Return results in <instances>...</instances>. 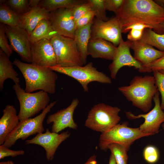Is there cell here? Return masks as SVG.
<instances>
[{
  "label": "cell",
  "mask_w": 164,
  "mask_h": 164,
  "mask_svg": "<svg viewBox=\"0 0 164 164\" xmlns=\"http://www.w3.org/2000/svg\"><path fill=\"white\" fill-rule=\"evenodd\" d=\"M115 16L120 22L122 30L140 23L151 26L158 34H164L161 26L164 22V8L153 0H124Z\"/></svg>",
  "instance_id": "1"
},
{
  "label": "cell",
  "mask_w": 164,
  "mask_h": 164,
  "mask_svg": "<svg viewBox=\"0 0 164 164\" xmlns=\"http://www.w3.org/2000/svg\"><path fill=\"white\" fill-rule=\"evenodd\" d=\"M13 63L24 77L26 92L31 93L40 90L50 94L55 93L58 76L55 71L48 67L23 62L16 58Z\"/></svg>",
  "instance_id": "2"
},
{
  "label": "cell",
  "mask_w": 164,
  "mask_h": 164,
  "mask_svg": "<svg viewBox=\"0 0 164 164\" xmlns=\"http://www.w3.org/2000/svg\"><path fill=\"white\" fill-rule=\"evenodd\" d=\"M118 90L134 106L145 112L151 108L152 100L158 91L154 76L150 75L135 76L128 86Z\"/></svg>",
  "instance_id": "3"
},
{
  "label": "cell",
  "mask_w": 164,
  "mask_h": 164,
  "mask_svg": "<svg viewBox=\"0 0 164 164\" xmlns=\"http://www.w3.org/2000/svg\"><path fill=\"white\" fill-rule=\"evenodd\" d=\"M20 104L18 114L20 121L31 118L45 109L50 102L48 93L43 91L34 93L26 92L19 83L13 87Z\"/></svg>",
  "instance_id": "4"
},
{
  "label": "cell",
  "mask_w": 164,
  "mask_h": 164,
  "mask_svg": "<svg viewBox=\"0 0 164 164\" xmlns=\"http://www.w3.org/2000/svg\"><path fill=\"white\" fill-rule=\"evenodd\" d=\"M121 109L101 103L94 106L89 112L85 126L94 131L105 132L119 122L121 118L119 115Z\"/></svg>",
  "instance_id": "5"
},
{
  "label": "cell",
  "mask_w": 164,
  "mask_h": 164,
  "mask_svg": "<svg viewBox=\"0 0 164 164\" xmlns=\"http://www.w3.org/2000/svg\"><path fill=\"white\" fill-rule=\"evenodd\" d=\"M128 123L118 124L107 132L101 133L99 146L101 149L106 151L111 143H117L125 147L128 151L131 145L136 140L150 136L142 132L138 128L128 126Z\"/></svg>",
  "instance_id": "6"
},
{
  "label": "cell",
  "mask_w": 164,
  "mask_h": 164,
  "mask_svg": "<svg viewBox=\"0 0 164 164\" xmlns=\"http://www.w3.org/2000/svg\"><path fill=\"white\" fill-rule=\"evenodd\" d=\"M52 70L71 77L78 81L83 87L84 92L88 91V85L96 81L105 84L111 83V79L103 73L98 71L93 66L92 62L84 66L62 67L57 66L49 67Z\"/></svg>",
  "instance_id": "7"
},
{
  "label": "cell",
  "mask_w": 164,
  "mask_h": 164,
  "mask_svg": "<svg viewBox=\"0 0 164 164\" xmlns=\"http://www.w3.org/2000/svg\"><path fill=\"white\" fill-rule=\"evenodd\" d=\"M57 101L51 102L41 113L36 117L20 121L17 127L6 138L3 145L9 148L19 139L24 140L31 135L43 133L44 131V120Z\"/></svg>",
  "instance_id": "8"
},
{
  "label": "cell",
  "mask_w": 164,
  "mask_h": 164,
  "mask_svg": "<svg viewBox=\"0 0 164 164\" xmlns=\"http://www.w3.org/2000/svg\"><path fill=\"white\" fill-rule=\"evenodd\" d=\"M50 41L56 57V66L70 67L84 64L73 39L57 34Z\"/></svg>",
  "instance_id": "9"
},
{
  "label": "cell",
  "mask_w": 164,
  "mask_h": 164,
  "mask_svg": "<svg viewBox=\"0 0 164 164\" xmlns=\"http://www.w3.org/2000/svg\"><path fill=\"white\" fill-rule=\"evenodd\" d=\"M122 30L121 23L115 16L106 21L96 18L91 26V39L101 38L118 46L123 40Z\"/></svg>",
  "instance_id": "10"
},
{
  "label": "cell",
  "mask_w": 164,
  "mask_h": 164,
  "mask_svg": "<svg viewBox=\"0 0 164 164\" xmlns=\"http://www.w3.org/2000/svg\"><path fill=\"white\" fill-rule=\"evenodd\" d=\"M159 96L158 91L153 98L154 107L146 114L136 116L130 111L125 112L127 117L129 119L144 118V122L139 128L142 132L150 136L158 133L161 125L164 122V112L161 107Z\"/></svg>",
  "instance_id": "11"
},
{
  "label": "cell",
  "mask_w": 164,
  "mask_h": 164,
  "mask_svg": "<svg viewBox=\"0 0 164 164\" xmlns=\"http://www.w3.org/2000/svg\"><path fill=\"white\" fill-rule=\"evenodd\" d=\"M5 32L12 51L17 53L23 61L31 63V43L28 32L19 26L6 25Z\"/></svg>",
  "instance_id": "12"
},
{
  "label": "cell",
  "mask_w": 164,
  "mask_h": 164,
  "mask_svg": "<svg viewBox=\"0 0 164 164\" xmlns=\"http://www.w3.org/2000/svg\"><path fill=\"white\" fill-rule=\"evenodd\" d=\"M70 133L68 131L59 134L51 132L49 128L44 133L37 134L31 139L26 140V145L34 144L43 147L46 151V157L48 161L53 160L57 149L62 142L69 138Z\"/></svg>",
  "instance_id": "13"
},
{
  "label": "cell",
  "mask_w": 164,
  "mask_h": 164,
  "mask_svg": "<svg viewBox=\"0 0 164 164\" xmlns=\"http://www.w3.org/2000/svg\"><path fill=\"white\" fill-rule=\"evenodd\" d=\"M49 19L58 34L74 39L77 29L71 9L61 8L50 12Z\"/></svg>",
  "instance_id": "14"
},
{
  "label": "cell",
  "mask_w": 164,
  "mask_h": 164,
  "mask_svg": "<svg viewBox=\"0 0 164 164\" xmlns=\"http://www.w3.org/2000/svg\"><path fill=\"white\" fill-rule=\"evenodd\" d=\"M130 41L122 40L117 47V50L112 62L109 66L110 77L114 79L119 69L127 66L133 67L140 72L142 69V64L136 60L131 55Z\"/></svg>",
  "instance_id": "15"
},
{
  "label": "cell",
  "mask_w": 164,
  "mask_h": 164,
  "mask_svg": "<svg viewBox=\"0 0 164 164\" xmlns=\"http://www.w3.org/2000/svg\"><path fill=\"white\" fill-rule=\"evenodd\" d=\"M79 102L78 99H74L67 108L48 116L46 124L53 123L51 132L58 133L67 128L73 129L77 128L78 126L73 120V114Z\"/></svg>",
  "instance_id": "16"
},
{
  "label": "cell",
  "mask_w": 164,
  "mask_h": 164,
  "mask_svg": "<svg viewBox=\"0 0 164 164\" xmlns=\"http://www.w3.org/2000/svg\"><path fill=\"white\" fill-rule=\"evenodd\" d=\"M31 63L50 67L56 66L55 53L50 40L43 39L31 44Z\"/></svg>",
  "instance_id": "17"
},
{
  "label": "cell",
  "mask_w": 164,
  "mask_h": 164,
  "mask_svg": "<svg viewBox=\"0 0 164 164\" xmlns=\"http://www.w3.org/2000/svg\"><path fill=\"white\" fill-rule=\"evenodd\" d=\"M130 48L134 52L133 57L142 65L150 63L164 55V52L140 40L130 41Z\"/></svg>",
  "instance_id": "18"
},
{
  "label": "cell",
  "mask_w": 164,
  "mask_h": 164,
  "mask_svg": "<svg viewBox=\"0 0 164 164\" xmlns=\"http://www.w3.org/2000/svg\"><path fill=\"white\" fill-rule=\"evenodd\" d=\"M117 47L112 43L100 38L91 39L88 44L87 53L94 58L113 60Z\"/></svg>",
  "instance_id": "19"
},
{
  "label": "cell",
  "mask_w": 164,
  "mask_h": 164,
  "mask_svg": "<svg viewBox=\"0 0 164 164\" xmlns=\"http://www.w3.org/2000/svg\"><path fill=\"white\" fill-rule=\"evenodd\" d=\"M0 119V145H3L7 137L20 122L17 110L12 105H8L2 111Z\"/></svg>",
  "instance_id": "20"
},
{
  "label": "cell",
  "mask_w": 164,
  "mask_h": 164,
  "mask_svg": "<svg viewBox=\"0 0 164 164\" xmlns=\"http://www.w3.org/2000/svg\"><path fill=\"white\" fill-rule=\"evenodd\" d=\"M49 12L38 6L33 8L25 13L19 14L18 26L26 29L30 35L40 21L49 19Z\"/></svg>",
  "instance_id": "21"
},
{
  "label": "cell",
  "mask_w": 164,
  "mask_h": 164,
  "mask_svg": "<svg viewBox=\"0 0 164 164\" xmlns=\"http://www.w3.org/2000/svg\"><path fill=\"white\" fill-rule=\"evenodd\" d=\"M93 22L77 29L73 39L84 64L86 63L88 56L87 47L91 38V26Z\"/></svg>",
  "instance_id": "22"
},
{
  "label": "cell",
  "mask_w": 164,
  "mask_h": 164,
  "mask_svg": "<svg viewBox=\"0 0 164 164\" xmlns=\"http://www.w3.org/2000/svg\"><path fill=\"white\" fill-rule=\"evenodd\" d=\"M9 57L0 49V90L2 91L5 80L11 79L15 84L19 83L18 74L14 69Z\"/></svg>",
  "instance_id": "23"
},
{
  "label": "cell",
  "mask_w": 164,
  "mask_h": 164,
  "mask_svg": "<svg viewBox=\"0 0 164 164\" xmlns=\"http://www.w3.org/2000/svg\"><path fill=\"white\" fill-rule=\"evenodd\" d=\"M49 19L42 20L29 35V40L33 44L43 39L50 40L57 34Z\"/></svg>",
  "instance_id": "24"
},
{
  "label": "cell",
  "mask_w": 164,
  "mask_h": 164,
  "mask_svg": "<svg viewBox=\"0 0 164 164\" xmlns=\"http://www.w3.org/2000/svg\"><path fill=\"white\" fill-rule=\"evenodd\" d=\"M84 1L83 0H40L38 6L50 12L61 8L72 9L76 5L83 2Z\"/></svg>",
  "instance_id": "25"
},
{
  "label": "cell",
  "mask_w": 164,
  "mask_h": 164,
  "mask_svg": "<svg viewBox=\"0 0 164 164\" xmlns=\"http://www.w3.org/2000/svg\"><path fill=\"white\" fill-rule=\"evenodd\" d=\"M0 0V22L10 26H18L20 22L19 14L12 10L5 3Z\"/></svg>",
  "instance_id": "26"
},
{
  "label": "cell",
  "mask_w": 164,
  "mask_h": 164,
  "mask_svg": "<svg viewBox=\"0 0 164 164\" xmlns=\"http://www.w3.org/2000/svg\"><path fill=\"white\" fill-rule=\"evenodd\" d=\"M139 40L164 52V34H158L151 29L146 28L144 30Z\"/></svg>",
  "instance_id": "27"
},
{
  "label": "cell",
  "mask_w": 164,
  "mask_h": 164,
  "mask_svg": "<svg viewBox=\"0 0 164 164\" xmlns=\"http://www.w3.org/2000/svg\"><path fill=\"white\" fill-rule=\"evenodd\" d=\"M114 156L117 164H127L128 156V151L124 146L117 143H111L108 146Z\"/></svg>",
  "instance_id": "28"
},
{
  "label": "cell",
  "mask_w": 164,
  "mask_h": 164,
  "mask_svg": "<svg viewBox=\"0 0 164 164\" xmlns=\"http://www.w3.org/2000/svg\"><path fill=\"white\" fill-rule=\"evenodd\" d=\"M89 3L91 10L94 13L96 18L104 21L109 19L106 13L105 0H87Z\"/></svg>",
  "instance_id": "29"
},
{
  "label": "cell",
  "mask_w": 164,
  "mask_h": 164,
  "mask_svg": "<svg viewBox=\"0 0 164 164\" xmlns=\"http://www.w3.org/2000/svg\"><path fill=\"white\" fill-rule=\"evenodd\" d=\"M4 3L19 14L25 13L30 10L29 0H5Z\"/></svg>",
  "instance_id": "30"
},
{
  "label": "cell",
  "mask_w": 164,
  "mask_h": 164,
  "mask_svg": "<svg viewBox=\"0 0 164 164\" xmlns=\"http://www.w3.org/2000/svg\"><path fill=\"white\" fill-rule=\"evenodd\" d=\"M143 155L145 161L150 164H154L157 162L159 157L158 149L152 145L146 146L144 149Z\"/></svg>",
  "instance_id": "31"
},
{
  "label": "cell",
  "mask_w": 164,
  "mask_h": 164,
  "mask_svg": "<svg viewBox=\"0 0 164 164\" xmlns=\"http://www.w3.org/2000/svg\"><path fill=\"white\" fill-rule=\"evenodd\" d=\"M157 71L164 74V55L148 64L142 65L141 73L151 72Z\"/></svg>",
  "instance_id": "32"
},
{
  "label": "cell",
  "mask_w": 164,
  "mask_h": 164,
  "mask_svg": "<svg viewBox=\"0 0 164 164\" xmlns=\"http://www.w3.org/2000/svg\"><path fill=\"white\" fill-rule=\"evenodd\" d=\"M5 24L0 23V49L9 57L12 53V50L8 43L5 32Z\"/></svg>",
  "instance_id": "33"
},
{
  "label": "cell",
  "mask_w": 164,
  "mask_h": 164,
  "mask_svg": "<svg viewBox=\"0 0 164 164\" xmlns=\"http://www.w3.org/2000/svg\"><path fill=\"white\" fill-rule=\"evenodd\" d=\"M74 19L76 22L89 11L91 10L90 5L87 0L78 4L71 9Z\"/></svg>",
  "instance_id": "34"
},
{
  "label": "cell",
  "mask_w": 164,
  "mask_h": 164,
  "mask_svg": "<svg viewBox=\"0 0 164 164\" xmlns=\"http://www.w3.org/2000/svg\"><path fill=\"white\" fill-rule=\"evenodd\" d=\"M153 72L158 91L161 96V107L162 110H164V74L157 71Z\"/></svg>",
  "instance_id": "35"
},
{
  "label": "cell",
  "mask_w": 164,
  "mask_h": 164,
  "mask_svg": "<svg viewBox=\"0 0 164 164\" xmlns=\"http://www.w3.org/2000/svg\"><path fill=\"white\" fill-rule=\"evenodd\" d=\"M25 153V152L23 150H12L3 145H0V159L6 157L11 156L13 158L18 155H24Z\"/></svg>",
  "instance_id": "36"
},
{
  "label": "cell",
  "mask_w": 164,
  "mask_h": 164,
  "mask_svg": "<svg viewBox=\"0 0 164 164\" xmlns=\"http://www.w3.org/2000/svg\"><path fill=\"white\" fill-rule=\"evenodd\" d=\"M94 16L93 11L92 10L89 11L76 22V29L80 28L92 22Z\"/></svg>",
  "instance_id": "37"
},
{
  "label": "cell",
  "mask_w": 164,
  "mask_h": 164,
  "mask_svg": "<svg viewBox=\"0 0 164 164\" xmlns=\"http://www.w3.org/2000/svg\"><path fill=\"white\" fill-rule=\"evenodd\" d=\"M124 0H105L106 10L114 12L116 15L122 6Z\"/></svg>",
  "instance_id": "38"
},
{
  "label": "cell",
  "mask_w": 164,
  "mask_h": 164,
  "mask_svg": "<svg viewBox=\"0 0 164 164\" xmlns=\"http://www.w3.org/2000/svg\"><path fill=\"white\" fill-rule=\"evenodd\" d=\"M146 28H150L153 29V28L151 26L141 23H137L131 25L122 30L123 33H126L131 29H136L144 30Z\"/></svg>",
  "instance_id": "39"
},
{
  "label": "cell",
  "mask_w": 164,
  "mask_h": 164,
  "mask_svg": "<svg viewBox=\"0 0 164 164\" xmlns=\"http://www.w3.org/2000/svg\"><path fill=\"white\" fill-rule=\"evenodd\" d=\"M143 31L136 29L130 30L127 36L128 40L131 41L140 40L142 37Z\"/></svg>",
  "instance_id": "40"
},
{
  "label": "cell",
  "mask_w": 164,
  "mask_h": 164,
  "mask_svg": "<svg viewBox=\"0 0 164 164\" xmlns=\"http://www.w3.org/2000/svg\"><path fill=\"white\" fill-rule=\"evenodd\" d=\"M97 156L93 155L90 157L84 164H97Z\"/></svg>",
  "instance_id": "41"
},
{
  "label": "cell",
  "mask_w": 164,
  "mask_h": 164,
  "mask_svg": "<svg viewBox=\"0 0 164 164\" xmlns=\"http://www.w3.org/2000/svg\"><path fill=\"white\" fill-rule=\"evenodd\" d=\"M40 0H29V7L30 9L34 7L38 6Z\"/></svg>",
  "instance_id": "42"
},
{
  "label": "cell",
  "mask_w": 164,
  "mask_h": 164,
  "mask_svg": "<svg viewBox=\"0 0 164 164\" xmlns=\"http://www.w3.org/2000/svg\"><path fill=\"white\" fill-rule=\"evenodd\" d=\"M108 164H117L114 157L112 154L110 156Z\"/></svg>",
  "instance_id": "43"
},
{
  "label": "cell",
  "mask_w": 164,
  "mask_h": 164,
  "mask_svg": "<svg viewBox=\"0 0 164 164\" xmlns=\"http://www.w3.org/2000/svg\"><path fill=\"white\" fill-rule=\"evenodd\" d=\"M0 164H14V162L11 160H9L5 162H2Z\"/></svg>",
  "instance_id": "44"
},
{
  "label": "cell",
  "mask_w": 164,
  "mask_h": 164,
  "mask_svg": "<svg viewBox=\"0 0 164 164\" xmlns=\"http://www.w3.org/2000/svg\"><path fill=\"white\" fill-rule=\"evenodd\" d=\"M155 2H158L159 3H161L162 5H164V0H155Z\"/></svg>",
  "instance_id": "45"
},
{
  "label": "cell",
  "mask_w": 164,
  "mask_h": 164,
  "mask_svg": "<svg viewBox=\"0 0 164 164\" xmlns=\"http://www.w3.org/2000/svg\"><path fill=\"white\" fill-rule=\"evenodd\" d=\"M161 27L164 32V22L161 25Z\"/></svg>",
  "instance_id": "46"
},
{
  "label": "cell",
  "mask_w": 164,
  "mask_h": 164,
  "mask_svg": "<svg viewBox=\"0 0 164 164\" xmlns=\"http://www.w3.org/2000/svg\"><path fill=\"white\" fill-rule=\"evenodd\" d=\"M161 126H162V127L164 128V122L163 123L162 125H161Z\"/></svg>",
  "instance_id": "47"
},
{
  "label": "cell",
  "mask_w": 164,
  "mask_h": 164,
  "mask_svg": "<svg viewBox=\"0 0 164 164\" xmlns=\"http://www.w3.org/2000/svg\"><path fill=\"white\" fill-rule=\"evenodd\" d=\"M163 8H164V6H163Z\"/></svg>",
  "instance_id": "48"
}]
</instances>
